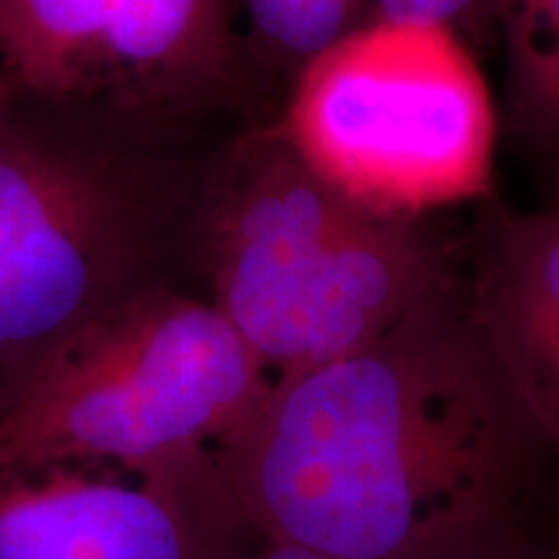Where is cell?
Here are the masks:
<instances>
[{
	"mask_svg": "<svg viewBox=\"0 0 559 559\" xmlns=\"http://www.w3.org/2000/svg\"><path fill=\"white\" fill-rule=\"evenodd\" d=\"M236 559H319L309 555V551L304 549H296V547H283V544H270L264 547L262 551H257V555H249V557H236Z\"/></svg>",
	"mask_w": 559,
	"mask_h": 559,
	"instance_id": "obj_12",
	"label": "cell"
},
{
	"mask_svg": "<svg viewBox=\"0 0 559 559\" xmlns=\"http://www.w3.org/2000/svg\"><path fill=\"white\" fill-rule=\"evenodd\" d=\"M366 0H243L254 37L298 70L355 29Z\"/></svg>",
	"mask_w": 559,
	"mask_h": 559,
	"instance_id": "obj_10",
	"label": "cell"
},
{
	"mask_svg": "<svg viewBox=\"0 0 559 559\" xmlns=\"http://www.w3.org/2000/svg\"><path fill=\"white\" fill-rule=\"evenodd\" d=\"M111 254L115 223L88 177L52 158L0 153V353L83 324Z\"/></svg>",
	"mask_w": 559,
	"mask_h": 559,
	"instance_id": "obj_6",
	"label": "cell"
},
{
	"mask_svg": "<svg viewBox=\"0 0 559 559\" xmlns=\"http://www.w3.org/2000/svg\"><path fill=\"white\" fill-rule=\"evenodd\" d=\"M464 298L510 389L559 449V210L489 223Z\"/></svg>",
	"mask_w": 559,
	"mask_h": 559,
	"instance_id": "obj_8",
	"label": "cell"
},
{
	"mask_svg": "<svg viewBox=\"0 0 559 559\" xmlns=\"http://www.w3.org/2000/svg\"><path fill=\"white\" fill-rule=\"evenodd\" d=\"M376 19L436 24L456 32L461 21L481 13V0H376Z\"/></svg>",
	"mask_w": 559,
	"mask_h": 559,
	"instance_id": "obj_11",
	"label": "cell"
},
{
	"mask_svg": "<svg viewBox=\"0 0 559 559\" xmlns=\"http://www.w3.org/2000/svg\"><path fill=\"white\" fill-rule=\"evenodd\" d=\"M280 130L326 185L389 218L417 221L492 187V96L449 26H355L298 70Z\"/></svg>",
	"mask_w": 559,
	"mask_h": 559,
	"instance_id": "obj_4",
	"label": "cell"
},
{
	"mask_svg": "<svg viewBox=\"0 0 559 559\" xmlns=\"http://www.w3.org/2000/svg\"><path fill=\"white\" fill-rule=\"evenodd\" d=\"M218 472L215 459H205L166 487L153 481V474L128 481L88 474L83 464L5 472L0 474V559H210L213 539L200 521L243 519L241 510L198 519L187 500Z\"/></svg>",
	"mask_w": 559,
	"mask_h": 559,
	"instance_id": "obj_5",
	"label": "cell"
},
{
	"mask_svg": "<svg viewBox=\"0 0 559 559\" xmlns=\"http://www.w3.org/2000/svg\"><path fill=\"white\" fill-rule=\"evenodd\" d=\"M547 443L456 283L272 383L215 453L243 521L319 559H508Z\"/></svg>",
	"mask_w": 559,
	"mask_h": 559,
	"instance_id": "obj_1",
	"label": "cell"
},
{
	"mask_svg": "<svg viewBox=\"0 0 559 559\" xmlns=\"http://www.w3.org/2000/svg\"><path fill=\"white\" fill-rule=\"evenodd\" d=\"M508 559H536V557H531V555H526V551H523V549H519V551H515V555H510Z\"/></svg>",
	"mask_w": 559,
	"mask_h": 559,
	"instance_id": "obj_13",
	"label": "cell"
},
{
	"mask_svg": "<svg viewBox=\"0 0 559 559\" xmlns=\"http://www.w3.org/2000/svg\"><path fill=\"white\" fill-rule=\"evenodd\" d=\"M275 376L213 304L151 296L55 340L0 402V474L215 459Z\"/></svg>",
	"mask_w": 559,
	"mask_h": 559,
	"instance_id": "obj_3",
	"label": "cell"
},
{
	"mask_svg": "<svg viewBox=\"0 0 559 559\" xmlns=\"http://www.w3.org/2000/svg\"><path fill=\"white\" fill-rule=\"evenodd\" d=\"M213 306L277 379L345 358L456 285L415 221L358 205L283 130L234 156L213 226Z\"/></svg>",
	"mask_w": 559,
	"mask_h": 559,
	"instance_id": "obj_2",
	"label": "cell"
},
{
	"mask_svg": "<svg viewBox=\"0 0 559 559\" xmlns=\"http://www.w3.org/2000/svg\"><path fill=\"white\" fill-rule=\"evenodd\" d=\"M481 13L498 24L515 128L559 148V0H481Z\"/></svg>",
	"mask_w": 559,
	"mask_h": 559,
	"instance_id": "obj_9",
	"label": "cell"
},
{
	"mask_svg": "<svg viewBox=\"0 0 559 559\" xmlns=\"http://www.w3.org/2000/svg\"><path fill=\"white\" fill-rule=\"evenodd\" d=\"M0 52L34 88L115 68L198 83L226 70L228 0H0Z\"/></svg>",
	"mask_w": 559,
	"mask_h": 559,
	"instance_id": "obj_7",
	"label": "cell"
}]
</instances>
